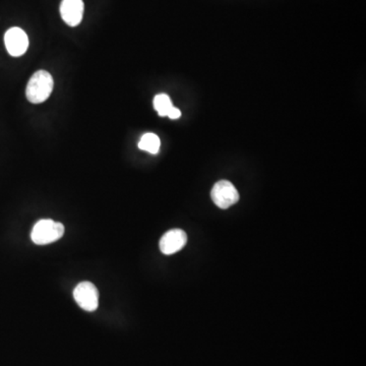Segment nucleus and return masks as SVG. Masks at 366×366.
I'll return each instance as SVG.
<instances>
[{
  "instance_id": "1a4fd4ad",
  "label": "nucleus",
  "mask_w": 366,
  "mask_h": 366,
  "mask_svg": "<svg viewBox=\"0 0 366 366\" xmlns=\"http://www.w3.org/2000/svg\"><path fill=\"white\" fill-rule=\"evenodd\" d=\"M173 104L169 96L166 94H160L154 98V108L158 112L160 116L164 118L167 116L169 111L171 110Z\"/></svg>"
},
{
  "instance_id": "0eeeda50",
  "label": "nucleus",
  "mask_w": 366,
  "mask_h": 366,
  "mask_svg": "<svg viewBox=\"0 0 366 366\" xmlns=\"http://www.w3.org/2000/svg\"><path fill=\"white\" fill-rule=\"evenodd\" d=\"M84 6L83 0H62L60 6V15L65 24L69 27H76L83 20Z\"/></svg>"
},
{
  "instance_id": "423d86ee",
  "label": "nucleus",
  "mask_w": 366,
  "mask_h": 366,
  "mask_svg": "<svg viewBox=\"0 0 366 366\" xmlns=\"http://www.w3.org/2000/svg\"><path fill=\"white\" fill-rule=\"evenodd\" d=\"M188 242V235L181 229L168 231L160 240V249L164 255L170 256L181 251Z\"/></svg>"
},
{
  "instance_id": "39448f33",
  "label": "nucleus",
  "mask_w": 366,
  "mask_h": 366,
  "mask_svg": "<svg viewBox=\"0 0 366 366\" xmlns=\"http://www.w3.org/2000/svg\"><path fill=\"white\" fill-rule=\"evenodd\" d=\"M4 44L9 55L13 57H20L24 55L29 48V38L24 30L13 27L8 30L4 35Z\"/></svg>"
},
{
  "instance_id": "7ed1b4c3",
  "label": "nucleus",
  "mask_w": 366,
  "mask_h": 366,
  "mask_svg": "<svg viewBox=\"0 0 366 366\" xmlns=\"http://www.w3.org/2000/svg\"><path fill=\"white\" fill-rule=\"evenodd\" d=\"M214 204L220 209H228L239 200V193L230 181H221L214 185L211 191Z\"/></svg>"
},
{
  "instance_id": "f03ea898",
  "label": "nucleus",
  "mask_w": 366,
  "mask_h": 366,
  "mask_svg": "<svg viewBox=\"0 0 366 366\" xmlns=\"http://www.w3.org/2000/svg\"><path fill=\"white\" fill-rule=\"evenodd\" d=\"M64 226L50 219H44L36 223L33 228L31 239L35 244L45 246L57 241L64 236Z\"/></svg>"
},
{
  "instance_id": "6e6552de",
  "label": "nucleus",
  "mask_w": 366,
  "mask_h": 366,
  "mask_svg": "<svg viewBox=\"0 0 366 366\" xmlns=\"http://www.w3.org/2000/svg\"><path fill=\"white\" fill-rule=\"evenodd\" d=\"M160 146L161 141L159 137L157 135L151 134V132L144 135L139 143V148L141 150L148 151V153L153 154V155L159 153Z\"/></svg>"
},
{
  "instance_id": "20e7f679",
  "label": "nucleus",
  "mask_w": 366,
  "mask_h": 366,
  "mask_svg": "<svg viewBox=\"0 0 366 366\" xmlns=\"http://www.w3.org/2000/svg\"><path fill=\"white\" fill-rule=\"evenodd\" d=\"M74 298L84 311L92 312L99 305V292L91 282H81L74 288Z\"/></svg>"
},
{
  "instance_id": "9d476101",
  "label": "nucleus",
  "mask_w": 366,
  "mask_h": 366,
  "mask_svg": "<svg viewBox=\"0 0 366 366\" xmlns=\"http://www.w3.org/2000/svg\"><path fill=\"white\" fill-rule=\"evenodd\" d=\"M167 116L170 120H178L181 116V112L178 108L173 106L172 107L171 110L169 111V113H168Z\"/></svg>"
},
{
  "instance_id": "f257e3e1",
  "label": "nucleus",
  "mask_w": 366,
  "mask_h": 366,
  "mask_svg": "<svg viewBox=\"0 0 366 366\" xmlns=\"http://www.w3.org/2000/svg\"><path fill=\"white\" fill-rule=\"evenodd\" d=\"M55 81L52 76L46 71H38L33 74L25 88L28 101L32 104H40L52 94Z\"/></svg>"
}]
</instances>
